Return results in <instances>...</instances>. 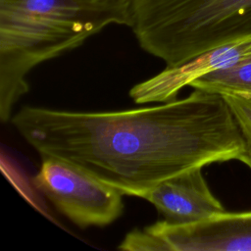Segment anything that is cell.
Wrapping results in <instances>:
<instances>
[{
  "mask_svg": "<svg viewBox=\"0 0 251 251\" xmlns=\"http://www.w3.org/2000/svg\"><path fill=\"white\" fill-rule=\"evenodd\" d=\"M42 157L63 160L124 195L216 162L243 161L245 139L226 98L201 89L160 105L106 112L22 107L11 119Z\"/></svg>",
  "mask_w": 251,
  "mask_h": 251,
  "instance_id": "6da1fadb",
  "label": "cell"
},
{
  "mask_svg": "<svg viewBox=\"0 0 251 251\" xmlns=\"http://www.w3.org/2000/svg\"><path fill=\"white\" fill-rule=\"evenodd\" d=\"M167 66L251 37V0H132L129 26Z\"/></svg>",
  "mask_w": 251,
  "mask_h": 251,
  "instance_id": "3957f363",
  "label": "cell"
},
{
  "mask_svg": "<svg viewBox=\"0 0 251 251\" xmlns=\"http://www.w3.org/2000/svg\"><path fill=\"white\" fill-rule=\"evenodd\" d=\"M143 199L149 201L170 225H186L225 211L202 174L194 168L169 177Z\"/></svg>",
  "mask_w": 251,
  "mask_h": 251,
  "instance_id": "52a82bcc",
  "label": "cell"
},
{
  "mask_svg": "<svg viewBox=\"0 0 251 251\" xmlns=\"http://www.w3.org/2000/svg\"><path fill=\"white\" fill-rule=\"evenodd\" d=\"M148 230L170 251H251V211L222 212L186 225L157 222Z\"/></svg>",
  "mask_w": 251,
  "mask_h": 251,
  "instance_id": "5b68a950",
  "label": "cell"
},
{
  "mask_svg": "<svg viewBox=\"0 0 251 251\" xmlns=\"http://www.w3.org/2000/svg\"><path fill=\"white\" fill-rule=\"evenodd\" d=\"M130 6L78 0H0V119L7 123L37 65L80 46L110 25L130 26Z\"/></svg>",
  "mask_w": 251,
  "mask_h": 251,
  "instance_id": "7a4b0ae2",
  "label": "cell"
},
{
  "mask_svg": "<svg viewBox=\"0 0 251 251\" xmlns=\"http://www.w3.org/2000/svg\"><path fill=\"white\" fill-rule=\"evenodd\" d=\"M189 86L222 95L251 96V56L231 68L204 75Z\"/></svg>",
  "mask_w": 251,
  "mask_h": 251,
  "instance_id": "ba28073f",
  "label": "cell"
},
{
  "mask_svg": "<svg viewBox=\"0 0 251 251\" xmlns=\"http://www.w3.org/2000/svg\"><path fill=\"white\" fill-rule=\"evenodd\" d=\"M34 187L76 226H104L121 217L123 193L63 160L42 157Z\"/></svg>",
  "mask_w": 251,
  "mask_h": 251,
  "instance_id": "277c9868",
  "label": "cell"
},
{
  "mask_svg": "<svg viewBox=\"0 0 251 251\" xmlns=\"http://www.w3.org/2000/svg\"><path fill=\"white\" fill-rule=\"evenodd\" d=\"M80 2L96 6H130L132 0H78Z\"/></svg>",
  "mask_w": 251,
  "mask_h": 251,
  "instance_id": "8fae6325",
  "label": "cell"
},
{
  "mask_svg": "<svg viewBox=\"0 0 251 251\" xmlns=\"http://www.w3.org/2000/svg\"><path fill=\"white\" fill-rule=\"evenodd\" d=\"M250 56L251 37L216 47L183 63L167 66L158 75L133 85L129 97L136 104L175 100L180 89L189 86L196 78L231 68Z\"/></svg>",
  "mask_w": 251,
  "mask_h": 251,
  "instance_id": "8992f818",
  "label": "cell"
},
{
  "mask_svg": "<svg viewBox=\"0 0 251 251\" xmlns=\"http://www.w3.org/2000/svg\"><path fill=\"white\" fill-rule=\"evenodd\" d=\"M223 96L232 110L245 139L246 154L242 162L251 168V96L236 94H225Z\"/></svg>",
  "mask_w": 251,
  "mask_h": 251,
  "instance_id": "9c48e42d",
  "label": "cell"
},
{
  "mask_svg": "<svg viewBox=\"0 0 251 251\" xmlns=\"http://www.w3.org/2000/svg\"><path fill=\"white\" fill-rule=\"evenodd\" d=\"M118 248L127 251H170L169 245L146 227L143 230L135 228L129 231Z\"/></svg>",
  "mask_w": 251,
  "mask_h": 251,
  "instance_id": "30bf717a",
  "label": "cell"
}]
</instances>
